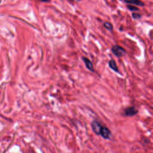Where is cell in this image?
<instances>
[{
  "label": "cell",
  "mask_w": 153,
  "mask_h": 153,
  "mask_svg": "<svg viewBox=\"0 0 153 153\" xmlns=\"http://www.w3.org/2000/svg\"><path fill=\"white\" fill-rule=\"evenodd\" d=\"M111 51L115 56L118 57H121L124 56L126 53V51L123 47L118 46V45H114L112 47Z\"/></svg>",
  "instance_id": "6da1fadb"
},
{
  "label": "cell",
  "mask_w": 153,
  "mask_h": 153,
  "mask_svg": "<svg viewBox=\"0 0 153 153\" xmlns=\"http://www.w3.org/2000/svg\"><path fill=\"white\" fill-rule=\"evenodd\" d=\"M91 127H92V130L95 134L97 135H100V132H101L102 126L98 121L96 120L92 121L91 123Z\"/></svg>",
  "instance_id": "7a4b0ae2"
},
{
  "label": "cell",
  "mask_w": 153,
  "mask_h": 153,
  "mask_svg": "<svg viewBox=\"0 0 153 153\" xmlns=\"http://www.w3.org/2000/svg\"><path fill=\"white\" fill-rule=\"evenodd\" d=\"M100 135L104 138L105 139H110V138L112 136V134L111 130H109L108 127L102 126L101 129V132H100Z\"/></svg>",
  "instance_id": "3957f363"
},
{
  "label": "cell",
  "mask_w": 153,
  "mask_h": 153,
  "mask_svg": "<svg viewBox=\"0 0 153 153\" xmlns=\"http://www.w3.org/2000/svg\"><path fill=\"white\" fill-rule=\"evenodd\" d=\"M138 113V110L134 106H130V107L126 108L124 110V114L127 117H132L134 116Z\"/></svg>",
  "instance_id": "277c9868"
},
{
  "label": "cell",
  "mask_w": 153,
  "mask_h": 153,
  "mask_svg": "<svg viewBox=\"0 0 153 153\" xmlns=\"http://www.w3.org/2000/svg\"><path fill=\"white\" fill-rule=\"evenodd\" d=\"M82 59L83 61H84V64H85L86 68H87L89 71H90L91 72H94L95 69H94V68H93V65L92 62H91L90 60L88 59V58H87L86 57H82Z\"/></svg>",
  "instance_id": "5b68a950"
},
{
  "label": "cell",
  "mask_w": 153,
  "mask_h": 153,
  "mask_svg": "<svg viewBox=\"0 0 153 153\" xmlns=\"http://www.w3.org/2000/svg\"><path fill=\"white\" fill-rule=\"evenodd\" d=\"M124 2L127 4H130L136 5L138 6L143 7L145 6L144 2H142L141 0H124Z\"/></svg>",
  "instance_id": "8992f818"
},
{
  "label": "cell",
  "mask_w": 153,
  "mask_h": 153,
  "mask_svg": "<svg viewBox=\"0 0 153 153\" xmlns=\"http://www.w3.org/2000/svg\"><path fill=\"white\" fill-rule=\"evenodd\" d=\"M108 65L109 67V68L111 69H113V71H114L115 72H119V70H118V68L117 67V64H116L115 61L114 60V59H111L108 62Z\"/></svg>",
  "instance_id": "52a82bcc"
},
{
  "label": "cell",
  "mask_w": 153,
  "mask_h": 153,
  "mask_svg": "<svg viewBox=\"0 0 153 153\" xmlns=\"http://www.w3.org/2000/svg\"><path fill=\"white\" fill-rule=\"evenodd\" d=\"M104 26L106 29L109 30V31H112L113 30V25H112L111 23H109V22H104Z\"/></svg>",
  "instance_id": "ba28073f"
},
{
  "label": "cell",
  "mask_w": 153,
  "mask_h": 153,
  "mask_svg": "<svg viewBox=\"0 0 153 153\" xmlns=\"http://www.w3.org/2000/svg\"><path fill=\"white\" fill-rule=\"evenodd\" d=\"M127 8L128 9H129L130 11H138L139 10V9H138V7H136L135 6H132V5H128V6H127Z\"/></svg>",
  "instance_id": "9c48e42d"
},
{
  "label": "cell",
  "mask_w": 153,
  "mask_h": 153,
  "mask_svg": "<svg viewBox=\"0 0 153 153\" xmlns=\"http://www.w3.org/2000/svg\"><path fill=\"white\" fill-rule=\"evenodd\" d=\"M141 14H139V13H132V17L134 19H140L141 18Z\"/></svg>",
  "instance_id": "30bf717a"
},
{
  "label": "cell",
  "mask_w": 153,
  "mask_h": 153,
  "mask_svg": "<svg viewBox=\"0 0 153 153\" xmlns=\"http://www.w3.org/2000/svg\"><path fill=\"white\" fill-rule=\"evenodd\" d=\"M41 1H43V2H49L50 0H39Z\"/></svg>",
  "instance_id": "8fae6325"
},
{
  "label": "cell",
  "mask_w": 153,
  "mask_h": 153,
  "mask_svg": "<svg viewBox=\"0 0 153 153\" xmlns=\"http://www.w3.org/2000/svg\"><path fill=\"white\" fill-rule=\"evenodd\" d=\"M77 1H80V0H77Z\"/></svg>",
  "instance_id": "7c38bea8"
},
{
  "label": "cell",
  "mask_w": 153,
  "mask_h": 153,
  "mask_svg": "<svg viewBox=\"0 0 153 153\" xmlns=\"http://www.w3.org/2000/svg\"></svg>",
  "instance_id": "4fadbf2b"
}]
</instances>
